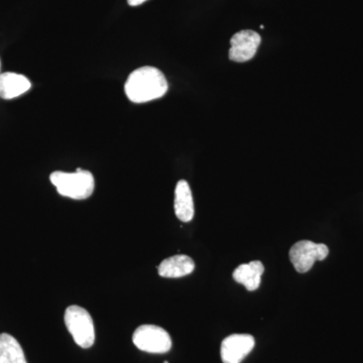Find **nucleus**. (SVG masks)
<instances>
[{
	"instance_id": "4",
	"label": "nucleus",
	"mask_w": 363,
	"mask_h": 363,
	"mask_svg": "<svg viewBox=\"0 0 363 363\" xmlns=\"http://www.w3.org/2000/svg\"><path fill=\"white\" fill-rule=\"evenodd\" d=\"M133 344L147 353L162 354L171 350L172 339L168 332L156 325H142L135 331Z\"/></svg>"
},
{
	"instance_id": "8",
	"label": "nucleus",
	"mask_w": 363,
	"mask_h": 363,
	"mask_svg": "<svg viewBox=\"0 0 363 363\" xmlns=\"http://www.w3.org/2000/svg\"><path fill=\"white\" fill-rule=\"evenodd\" d=\"M195 269L194 260L188 255H178L162 260L157 267L162 278L177 279L188 276Z\"/></svg>"
},
{
	"instance_id": "1",
	"label": "nucleus",
	"mask_w": 363,
	"mask_h": 363,
	"mask_svg": "<svg viewBox=\"0 0 363 363\" xmlns=\"http://www.w3.org/2000/svg\"><path fill=\"white\" fill-rule=\"evenodd\" d=\"M168 81L155 67L136 69L128 76L124 85L126 96L133 104H145L162 98L168 92Z\"/></svg>"
},
{
	"instance_id": "6",
	"label": "nucleus",
	"mask_w": 363,
	"mask_h": 363,
	"mask_svg": "<svg viewBox=\"0 0 363 363\" xmlns=\"http://www.w3.org/2000/svg\"><path fill=\"white\" fill-rule=\"evenodd\" d=\"M262 38L255 30H245L236 33L231 38L229 59L236 63H245L257 54Z\"/></svg>"
},
{
	"instance_id": "15",
	"label": "nucleus",
	"mask_w": 363,
	"mask_h": 363,
	"mask_svg": "<svg viewBox=\"0 0 363 363\" xmlns=\"http://www.w3.org/2000/svg\"><path fill=\"white\" fill-rule=\"evenodd\" d=\"M164 363H169L168 362H164Z\"/></svg>"
},
{
	"instance_id": "2",
	"label": "nucleus",
	"mask_w": 363,
	"mask_h": 363,
	"mask_svg": "<svg viewBox=\"0 0 363 363\" xmlns=\"http://www.w3.org/2000/svg\"><path fill=\"white\" fill-rule=\"evenodd\" d=\"M52 185L64 197L74 200H85L94 192V177L90 172L77 169L75 173L54 172L50 176Z\"/></svg>"
},
{
	"instance_id": "3",
	"label": "nucleus",
	"mask_w": 363,
	"mask_h": 363,
	"mask_svg": "<svg viewBox=\"0 0 363 363\" xmlns=\"http://www.w3.org/2000/svg\"><path fill=\"white\" fill-rule=\"evenodd\" d=\"M64 319L67 329L78 346L86 350L94 344V323L87 310L80 306H70L67 308Z\"/></svg>"
},
{
	"instance_id": "5",
	"label": "nucleus",
	"mask_w": 363,
	"mask_h": 363,
	"mask_svg": "<svg viewBox=\"0 0 363 363\" xmlns=\"http://www.w3.org/2000/svg\"><path fill=\"white\" fill-rule=\"evenodd\" d=\"M329 248L323 243H315L310 240L296 242L290 250L291 262L300 274L309 272L315 262L324 260L328 257Z\"/></svg>"
},
{
	"instance_id": "12",
	"label": "nucleus",
	"mask_w": 363,
	"mask_h": 363,
	"mask_svg": "<svg viewBox=\"0 0 363 363\" xmlns=\"http://www.w3.org/2000/svg\"><path fill=\"white\" fill-rule=\"evenodd\" d=\"M0 363H28L21 344L7 333L0 334Z\"/></svg>"
},
{
	"instance_id": "14",
	"label": "nucleus",
	"mask_w": 363,
	"mask_h": 363,
	"mask_svg": "<svg viewBox=\"0 0 363 363\" xmlns=\"http://www.w3.org/2000/svg\"><path fill=\"white\" fill-rule=\"evenodd\" d=\"M0 75H1V62H0Z\"/></svg>"
},
{
	"instance_id": "13",
	"label": "nucleus",
	"mask_w": 363,
	"mask_h": 363,
	"mask_svg": "<svg viewBox=\"0 0 363 363\" xmlns=\"http://www.w3.org/2000/svg\"><path fill=\"white\" fill-rule=\"evenodd\" d=\"M145 1H147V0H128V4L130 6H138L140 4H145Z\"/></svg>"
},
{
	"instance_id": "10",
	"label": "nucleus",
	"mask_w": 363,
	"mask_h": 363,
	"mask_svg": "<svg viewBox=\"0 0 363 363\" xmlns=\"http://www.w3.org/2000/svg\"><path fill=\"white\" fill-rule=\"evenodd\" d=\"M175 207L176 216L183 222H190L194 217V201H193L192 191L188 182L179 181L177 183L175 190Z\"/></svg>"
},
{
	"instance_id": "11",
	"label": "nucleus",
	"mask_w": 363,
	"mask_h": 363,
	"mask_svg": "<svg viewBox=\"0 0 363 363\" xmlns=\"http://www.w3.org/2000/svg\"><path fill=\"white\" fill-rule=\"evenodd\" d=\"M264 272V267L259 260H253L248 264H240L233 272V279L247 288V291L257 290L259 288L262 276Z\"/></svg>"
},
{
	"instance_id": "9",
	"label": "nucleus",
	"mask_w": 363,
	"mask_h": 363,
	"mask_svg": "<svg viewBox=\"0 0 363 363\" xmlns=\"http://www.w3.org/2000/svg\"><path fill=\"white\" fill-rule=\"evenodd\" d=\"M32 87L30 81L21 74L6 72L0 75V98L13 99L25 94Z\"/></svg>"
},
{
	"instance_id": "7",
	"label": "nucleus",
	"mask_w": 363,
	"mask_h": 363,
	"mask_svg": "<svg viewBox=\"0 0 363 363\" xmlns=\"http://www.w3.org/2000/svg\"><path fill=\"white\" fill-rule=\"evenodd\" d=\"M255 345L250 334H233L221 343V359L223 363H241L252 352Z\"/></svg>"
}]
</instances>
